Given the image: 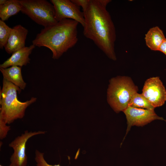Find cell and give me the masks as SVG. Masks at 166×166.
I'll list each match as a JSON object with an SVG mask.
<instances>
[{
    "mask_svg": "<svg viewBox=\"0 0 166 166\" xmlns=\"http://www.w3.org/2000/svg\"><path fill=\"white\" fill-rule=\"evenodd\" d=\"M106 6L100 0H89L87 7L83 10L85 19L83 34L109 58L115 61L116 30Z\"/></svg>",
    "mask_w": 166,
    "mask_h": 166,
    "instance_id": "obj_1",
    "label": "cell"
},
{
    "mask_svg": "<svg viewBox=\"0 0 166 166\" xmlns=\"http://www.w3.org/2000/svg\"><path fill=\"white\" fill-rule=\"evenodd\" d=\"M79 23L72 19H64L44 27L32 41L33 44L47 48L52 52V58L58 59L77 43Z\"/></svg>",
    "mask_w": 166,
    "mask_h": 166,
    "instance_id": "obj_2",
    "label": "cell"
},
{
    "mask_svg": "<svg viewBox=\"0 0 166 166\" xmlns=\"http://www.w3.org/2000/svg\"><path fill=\"white\" fill-rule=\"evenodd\" d=\"M21 91L19 87L3 78L2 87L0 90V119L6 124L23 118L27 107L37 100L36 98L32 97L24 102L20 101L17 94Z\"/></svg>",
    "mask_w": 166,
    "mask_h": 166,
    "instance_id": "obj_3",
    "label": "cell"
},
{
    "mask_svg": "<svg viewBox=\"0 0 166 166\" xmlns=\"http://www.w3.org/2000/svg\"><path fill=\"white\" fill-rule=\"evenodd\" d=\"M138 90V87L130 77L119 76L112 78L108 89V102L117 113L123 112Z\"/></svg>",
    "mask_w": 166,
    "mask_h": 166,
    "instance_id": "obj_4",
    "label": "cell"
},
{
    "mask_svg": "<svg viewBox=\"0 0 166 166\" xmlns=\"http://www.w3.org/2000/svg\"><path fill=\"white\" fill-rule=\"evenodd\" d=\"M21 12L44 27L56 24L53 5L46 0H19Z\"/></svg>",
    "mask_w": 166,
    "mask_h": 166,
    "instance_id": "obj_5",
    "label": "cell"
},
{
    "mask_svg": "<svg viewBox=\"0 0 166 166\" xmlns=\"http://www.w3.org/2000/svg\"><path fill=\"white\" fill-rule=\"evenodd\" d=\"M45 133L44 131L32 132L26 130L21 136L16 137L9 144L14 151L10 158V164L12 166H26L27 157L26 153V146L27 141L33 136Z\"/></svg>",
    "mask_w": 166,
    "mask_h": 166,
    "instance_id": "obj_6",
    "label": "cell"
},
{
    "mask_svg": "<svg viewBox=\"0 0 166 166\" xmlns=\"http://www.w3.org/2000/svg\"><path fill=\"white\" fill-rule=\"evenodd\" d=\"M154 108L163 105L166 101V90L159 77L147 80L141 93Z\"/></svg>",
    "mask_w": 166,
    "mask_h": 166,
    "instance_id": "obj_7",
    "label": "cell"
},
{
    "mask_svg": "<svg viewBox=\"0 0 166 166\" xmlns=\"http://www.w3.org/2000/svg\"><path fill=\"white\" fill-rule=\"evenodd\" d=\"M53 5L56 18L57 22L64 19L74 20L83 27L85 19L83 13L80 7L69 0H51Z\"/></svg>",
    "mask_w": 166,
    "mask_h": 166,
    "instance_id": "obj_8",
    "label": "cell"
},
{
    "mask_svg": "<svg viewBox=\"0 0 166 166\" xmlns=\"http://www.w3.org/2000/svg\"><path fill=\"white\" fill-rule=\"evenodd\" d=\"M127 120L126 134L134 125L142 126L155 120H164L158 116L154 110L134 108L128 106L123 111Z\"/></svg>",
    "mask_w": 166,
    "mask_h": 166,
    "instance_id": "obj_9",
    "label": "cell"
},
{
    "mask_svg": "<svg viewBox=\"0 0 166 166\" xmlns=\"http://www.w3.org/2000/svg\"><path fill=\"white\" fill-rule=\"evenodd\" d=\"M28 30L20 25H16L12 29L7 43L5 47L6 52L13 53L25 47Z\"/></svg>",
    "mask_w": 166,
    "mask_h": 166,
    "instance_id": "obj_10",
    "label": "cell"
},
{
    "mask_svg": "<svg viewBox=\"0 0 166 166\" xmlns=\"http://www.w3.org/2000/svg\"><path fill=\"white\" fill-rule=\"evenodd\" d=\"M35 47L32 44L28 47L25 46L14 53L10 57L0 65V68L26 65L30 63V59L29 56Z\"/></svg>",
    "mask_w": 166,
    "mask_h": 166,
    "instance_id": "obj_11",
    "label": "cell"
},
{
    "mask_svg": "<svg viewBox=\"0 0 166 166\" xmlns=\"http://www.w3.org/2000/svg\"><path fill=\"white\" fill-rule=\"evenodd\" d=\"M0 70L4 79L19 87L21 90L25 89L26 84L23 79L20 67L12 66L6 68H0Z\"/></svg>",
    "mask_w": 166,
    "mask_h": 166,
    "instance_id": "obj_12",
    "label": "cell"
},
{
    "mask_svg": "<svg viewBox=\"0 0 166 166\" xmlns=\"http://www.w3.org/2000/svg\"><path fill=\"white\" fill-rule=\"evenodd\" d=\"M165 38L162 30L157 26L150 28L145 34L144 38L146 45L154 51H158Z\"/></svg>",
    "mask_w": 166,
    "mask_h": 166,
    "instance_id": "obj_13",
    "label": "cell"
},
{
    "mask_svg": "<svg viewBox=\"0 0 166 166\" xmlns=\"http://www.w3.org/2000/svg\"><path fill=\"white\" fill-rule=\"evenodd\" d=\"M21 11L19 0H8L4 5L0 6V18L4 21L10 17Z\"/></svg>",
    "mask_w": 166,
    "mask_h": 166,
    "instance_id": "obj_14",
    "label": "cell"
},
{
    "mask_svg": "<svg viewBox=\"0 0 166 166\" xmlns=\"http://www.w3.org/2000/svg\"><path fill=\"white\" fill-rule=\"evenodd\" d=\"M128 106L149 110H154L155 108L142 94H139L137 92L132 96Z\"/></svg>",
    "mask_w": 166,
    "mask_h": 166,
    "instance_id": "obj_15",
    "label": "cell"
},
{
    "mask_svg": "<svg viewBox=\"0 0 166 166\" xmlns=\"http://www.w3.org/2000/svg\"><path fill=\"white\" fill-rule=\"evenodd\" d=\"M12 28L4 21L0 20V48L2 49L6 44Z\"/></svg>",
    "mask_w": 166,
    "mask_h": 166,
    "instance_id": "obj_16",
    "label": "cell"
},
{
    "mask_svg": "<svg viewBox=\"0 0 166 166\" xmlns=\"http://www.w3.org/2000/svg\"><path fill=\"white\" fill-rule=\"evenodd\" d=\"M35 160L36 162L37 166H61L59 164L52 165L48 164L44 158V153L36 150Z\"/></svg>",
    "mask_w": 166,
    "mask_h": 166,
    "instance_id": "obj_17",
    "label": "cell"
},
{
    "mask_svg": "<svg viewBox=\"0 0 166 166\" xmlns=\"http://www.w3.org/2000/svg\"><path fill=\"white\" fill-rule=\"evenodd\" d=\"M7 124L0 119V139L1 140L6 137L8 132L10 130V126L7 125Z\"/></svg>",
    "mask_w": 166,
    "mask_h": 166,
    "instance_id": "obj_18",
    "label": "cell"
},
{
    "mask_svg": "<svg viewBox=\"0 0 166 166\" xmlns=\"http://www.w3.org/2000/svg\"><path fill=\"white\" fill-rule=\"evenodd\" d=\"M71 1L77 6L81 7L82 10L87 7L89 1V0H71Z\"/></svg>",
    "mask_w": 166,
    "mask_h": 166,
    "instance_id": "obj_19",
    "label": "cell"
},
{
    "mask_svg": "<svg viewBox=\"0 0 166 166\" xmlns=\"http://www.w3.org/2000/svg\"><path fill=\"white\" fill-rule=\"evenodd\" d=\"M158 51L161 52L166 55V38L161 44Z\"/></svg>",
    "mask_w": 166,
    "mask_h": 166,
    "instance_id": "obj_20",
    "label": "cell"
},
{
    "mask_svg": "<svg viewBox=\"0 0 166 166\" xmlns=\"http://www.w3.org/2000/svg\"><path fill=\"white\" fill-rule=\"evenodd\" d=\"M7 0H0V6L2 5L5 4Z\"/></svg>",
    "mask_w": 166,
    "mask_h": 166,
    "instance_id": "obj_21",
    "label": "cell"
},
{
    "mask_svg": "<svg viewBox=\"0 0 166 166\" xmlns=\"http://www.w3.org/2000/svg\"><path fill=\"white\" fill-rule=\"evenodd\" d=\"M0 166H3L2 165L0 164ZM12 166L10 164V165H9V166Z\"/></svg>",
    "mask_w": 166,
    "mask_h": 166,
    "instance_id": "obj_22",
    "label": "cell"
}]
</instances>
